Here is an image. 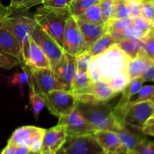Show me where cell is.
Wrapping results in <instances>:
<instances>
[{"label":"cell","mask_w":154,"mask_h":154,"mask_svg":"<svg viewBox=\"0 0 154 154\" xmlns=\"http://www.w3.org/2000/svg\"><path fill=\"white\" fill-rule=\"evenodd\" d=\"M76 108L96 130L117 132L121 123L116 119L113 108L107 102L82 103L77 102Z\"/></svg>","instance_id":"6da1fadb"},{"label":"cell","mask_w":154,"mask_h":154,"mask_svg":"<svg viewBox=\"0 0 154 154\" xmlns=\"http://www.w3.org/2000/svg\"><path fill=\"white\" fill-rule=\"evenodd\" d=\"M69 16L71 14L68 7L58 8L42 5L38 8L34 14L36 23L54 38L62 48L65 26Z\"/></svg>","instance_id":"7a4b0ae2"},{"label":"cell","mask_w":154,"mask_h":154,"mask_svg":"<svg viewBox=\"0 0 154 154\" xmlns=\"http://www.w3.org/2000/svg\"><path fill=\"white\" fill-rule=\"evenodd\" d=\"M93 59L97 66L100 80L105 82L117 74L127 72L128 64L130 60V58L116 45H112Z\"/></svg>","instance_id":"3957f363"},{"label":"cell","mask_w":154,"mask_h":154,"mask_svg":"<svg viewBox=\"0 0 154 154\" xmlns=\"http://www.w3.org/2000/svg\"><path fill=\"white\" fill-rule=\"evenodd\" d=\"M0 23L11 30L19 41L22 49V57L24 63L32 32L37 25L34 14L28 11L14 12Z\"/></svg>","instance_id":"277c9868"},{"label":"cell","mask_w":154,"mask_h":154,"mask_svg":"<svg viewBox=\"0 0 154 154\" xmlns=\"http://www.w3.org/2000/svg\"><path fill=\"white\" fill-rule=\"evenodd\" d=\"M20 66L25 69L28 73V84L30 89L34 90L38 94H45L54 90H63L51 69L30 67L23 63Z\"/></svg>","instance_id":"5b68a950"},{"label":"cell","mask_w":154,"mask_h":154,"mask_svg":"<svg viewBox=\"0 0 154 154\" xmlns=\"http://www.w3.org/2000/svg\"><path fill=\"white\" fill-rule=\"evenodd\" d=\"M48 111L56 117L66 115L73 111L77 105V98L70 90H54L41 94Z\"/></svg>","instance_id":"8992f818"},{"label":"cell","mask_w":154,"mask_h":154,"mask_svg":"<svg viewBox=\"0 0 154 154\" xmlns=\"http://www.w3.org/2000/svg\"><path fill=\"white\" fill-rule=\"evenodd\" d=\"M45 130L34 126H21L14 131L8 143L24 146L28 147L30 151H41Z\"/></svg>","instance_id":"52a82bcc"},{"label":"cell","mask_w":154,"mask_h":154,"mask_svg":"<svg viewBox=\"0 0 154 154\" xmlns=\"http://www.w3.org/2000/svg\"><path fill=\"white\" fill-rule=\"evenodd\" d=\"M31 38L48 57L51 69L53 70L63 58L64 54L63 48L38 23L32 32Z\"/></svg>","instance_id":"ba28073f"},{"label":"cell","mask_w":154,"mask_h":154,"mask_svg":"<svg viewBox=\"0 0 154 154\" xmlns=\"http://www.w3.org/2000/svg\"><path fill=\"white\" fill-rule=\"evenodd\" d=\"M154 114V104L151 101L130 104L124 111L122 122L126 126L141 132L144 123Z\"/></svg>","instance_id":"9c48e42d"},{"label":"cell","mask_w":154,"mask_h":154,"mask_svg":"<svg viewBox=\"0 0 154 154\" xmlns=\"http://www.w3.org/2000/svg\"><path fill=\"white\" fill-rule=\"evenodd\" d=\"M63 49L72 56L80 55L86 51V43L84 35L79 28L76 19L69 16L66 20L63 33Z\"/></svg>","instance_id":"30bf717a"},{"label":"cell","mask_w":154,"mask_h":154,"mask_svg":"<svg viewBox=\"0 0 154 154\" xmlns=\"http://www.w3.org/2000/svg\"><path fill=\"white\" fill-rule=\"evenodd\" d=\"M63 147L66 154H102L105 152L93 134L67 136Z\"/></svg>","instance_id":"8fae6325"},{"label":"cell","mask_w":154,"mask_h":154,"mask_svg":"<svg viewBox=\"0 0 154 154\" xmlns=\"http://www.w3.org/2000/svg\"><path fill=\"white\" fill-rule=\"evenodd\" d=\"M57 124L65 126L67 132V136L90 135L93 134L96 131L81 115L76 107L69 114L59 117Z\"/></svg>","instance_id":"7c38bea8"},{"label":"cell","mask_w":154,"mask_h":154,"mask_svg":"<svg viewBox=\"0 0 154 154\" xmlns=\"http://www.w3.org/2000/svg\"><path fill=\"white\" fill-rule=\"evenodd\" d=\"M77 70L76 57L65 51L62 60L53 69L56 78L63 87V90H70Z\"/></svg>","instance_id":"4fadbf2b"},{"label":"cell","mask_w":154,"mask_h":154,"mask_svg":"<svg viewBox=\"0 0 154 154\" xmlns=\"http://www.w3.org/2000/svg\"><path fill=\"white\" fill-rule=\"evenodd\" d=\"M106 32L109 33L117 41L125 37H134L141 39V35L134 27L132 17L123 19H111L105 23Z\"/></svg>","instance_id":"5bb4252c"},{"label":"cell","mask_w":154,"mask_h":154,"mask_svg":"<svg viewBox=\"0 0 154 154\" xmlns=\"http://www.w3.org/2000/svg\"><path fill=\"white\" fill-rule=\"evenodd\" d=\"M0 53L14 57L19 62L23 63L20 44L15 35L0 23Z\"/></svg>","instance_id":"9a60e30c"},{"label":"cell","mask_w":154,"mask_h":154,"mask_svg":"<svg viewBox=\"0 0 154 154\" xmlns=\"http://www.w3.org/2000/svg\"><path fill=\"white\" fill-rule=\"evenodd\" d=\"M67 138V132L64 126H57L46 129L42 141V150H51L57 152L64 145Z\"/></svg>","instance_id":"2e32d148"},{"label":"cell","mask_w":154,"mask_h":154,"mask_svg":"<svg viewBox=\"0 0 154 154\" xmlns=\"http://www.w3.org/2000/svg\"><path fill=\"white\" fill-rule=\"evenodd\" d=\"M93 135L105 153L127 151L122 145L117 132L111 130H96Z\"/></svg>","instance_id":"e0dca14e"},{"label":"cell","mask_w":154,"mask_h":154,"mask_svg":"<svg viewBox=\"0 0 154 154\" xmlns=\"http://www.w3.org/2000/svg\"><path fill=\"white\" fill-rule=\"evenodd\" d=\"M24 63L30 67L51 69V63L48 57L42 48L32 39V38L29 44Z\"/></svg>","instance_id":"ac0fdd59"},{"label":"cell","mask_w":154,"mask_h":154,"mask_svg":"<svg viewBox=\"0 0 154 154\" xmlns=\"http://www.w3.org/2000/svg\"><path fill=\"white\" fill-rule=\"evenodd\" d=\"M76 19V18H75ZM79 28L84 35L86 43V51H88L91 45L106 32V25L103 24H95L91 23L84 22L76 19Z\"/></svg>","instance_id":"d6986e66"},{"label":"cell","mask_w":154,"mask_h":154,"mask_svg":"<svg viewBox=\"0 0 154 154\" xmlns=\"http://www.w3.org/2000/svg\"><path fill=\"white\" fill-rule=\"evenodd\" d=\"M88 93H91L99 102H108L110 99L117 95L113 91L109 84L102 80L92 83Z\"/></svg>","instance_id":"ffe728a7"},{"label":"cell","mask_w":154,"mask_h":154,"mask_svg":"<svg viewBox=\"0 0 154 154\" xmlns=\"http://www.w3.org/2000/svg\"><path fill=\"white\" fill-rule=\"evenodd\" d=\"M117 132L122 145L128 152L133 151L135 147L144 138L141 135L131 131L124 124L120 126Z\"/></svg>","instance_id":"44dd1931"},{"label":"cell","mask_w":154,"mask_h":154,"mask_svg":"<svg viewBox=\"0 0 154 154\" xmlns=\"http://www.w3.org/2000/svg\"><path fill=\"white\" fill-rule=\"evenodd\" d=\"M150 62L153 61L150 60L141 49V51L134 58L130 59L129 60L127 67V72L129 78L132 79L141 76L144 69Z\"/></svg>","instance_id":"7402d4cb"},{"label":"cell","mask_w":154,"mask_h":154,"mask_svg":"<svg viewBox=\"0 0 154 154\" xmlns=\"http://www.w3.org/2000/svg\"><path fill=\"white\" fill-rule=\"evenodd\" d=\"M116 45L130 59L134 58L142 49L141 39L134 37H125L117 41Z\"/></svg>","instance_id":"603a6c76"},{"label":"cell","mask_w":154,"mask_h":154,"mask_svg":"<svg viewBox=\"0 0 154 154\" xmlns=\"http://www.w3.org/2000/svg\"><path fill=\"white\" fill-rule=\"evenodd\" d=\"M92 83L93 81L88 76L87 71L78 69L72 82L70 91L74 93L75 96L83 93H88L89 88Z\"/></svg>","instance_id":"cb8c5ba5"},{"label":"cell","mask_w":154,"mask_h":154,"mask_svg":"<svg viewBox=\"0 0 154 154\" xmlns=\"http://www.w3.org/2000/svg\"><path fill=\"white\" fill-rule=\"evenodd\" d=\"M116 43L117 40L108 32H105L91 45L87 52L92 57H95L108 50L112 45H116Z\"/></svg>","instance_id":"d4e9b609"},{"label":"cell","mask_w":154,"mask_h":154,"mask_svg":"<svg viewBox=\"0 0 154 154\" xmlns=\"http://www.w3.org/2000/svg\"><path fill=\"white\" fill-rule=\"evenodd\" d=\"M101 0H72L68 6L71 15L77 18L86 10L94 5L99 4Z\"/></svg>","instance_id":"484cf974"},{"label":"cell","mask_w":154,"mask_h":154,"mask_svg":"<svg viewBox=\"0 0 154 154\" xmlns=\"http://www.w3.org/2000/svg\"><path fill=\"white\" fill-rule=\"evenodd\" d=\"M76 19L84 22L91 23L95 24H103L105 23L102 20V13H101L100 6L99 4L94 5L86 10L81 15H80Z\"/></svg>","instance_id":"4316f807"},{"label":"cell","mask_w":154,"mask_h":154,"mask_svg":"<svg viewBox=\"0 0 154 154\" xmlns=\"http://www.w3.org/2000/svg\"><path fill=\"white\" fill-rule=\"evenodd\" d=\"M129 81H130V78L128 75V72H123L111 77L107 81V83L109 84L113 91L118 94L119 93L122 92L126 88L127 84H129Z\"/></svg>","instance_id":"83f0119b"},{"label":"cell","mask_w":154,"mask_h":154,"mask_svg":"<svg viewBox=\"0 0 154 154\" xmlns=\"http://www.w3.org/2000/svg\"><path fill=\"white\" fill-rule=\"evenodd\" d=\"M42 2L43 0H10V4L8 7L11 14L14 12L26 11L31 8L42 4Z\"/></svg>","instance_id":"f1b7e54d"},{"label":"cell","mask_w":154,"mask_h":154,"mask_svg":"<svg viewBox=\"0 0 154 154\" xmlns=\"http://www.w3.org/2000/svg\"><path fill=\"white\" fill-rule=\"evenodd\" d=\"M143 42L142 51L145 55L154 62V29H152L141 38Z\"/></svg>","instance_id":"f546056e"},{"label":"cell","mask_w":154,"mask_h":154,"mask_svg":"<svg viewBox=\"0 0 154 154\" xmlns=\"http://www.w3.org/2000/svg\"><path fill=\"white\" fill-rule=\"evenodd\" d=\"M29 100L32 105V108L33 114H34V117L37 120L39 114H40V113L42 112L44 107H45L43 99H42L40 94L36 93L34 90L30 89Z\"/></svg>","instance_id":"4dcf8cb0"},{"label":"cell","mask_w":154,"mask_h":154,"mask_svg":"<svg viewBox=\"0 0 154 154\" xmlns=\"http://www.w3.org/2000/svg\"><path fill=\"white\" fill-rule=\"evenodd\" d=\"M129 17L127 0H114V14L111 19Z\"/></svg>","instance_id":"1f68e13d"},{"label":"cell","mask_w":154,"mask_h":154,"mask_svg":"<svg viewBox=\"0 0 154 154\" xmlns=\"http://www.w3.org/2000/svg\"><path fill=\"white\" fill-rule=\"evenodd\" d=\"M99 6L102 20L105 23L112 18L114 9V0H101Z\"/></svg>","instance_id":"d6a6232c"},{"label":"cell","mask_w":154,"mask_h":154,"mask_svg":"<svg viewBox=\"0 0 154 154\" xmlns=\"http://www.w3.org/2000/svg\"><path fill=\"white\" fill-rule=\"evenodd\" d=\"M136 95L138 96V97L134 99V100H131L129 105L151 100L152 97L154 95V84H153V85H146L144 87H142Z\"/></svg>","instance_id":"836d02e7"},{"label":"cell","mask_w":154,"mask_h":154,"mask_svg":"<svg viewBox=\"0 0 154 154\" xmlns=\"http://www.w3.org/2000/svg\"><path fill=\"white\" fill-rule=\"evenodd\" d=\"M132 23L135 29L138 32L142 38H144L152 29L150 23L144 19L142 17L132 18Z\"/></svg>","instance_id":"e575fe53"},{"label":"cell","mask_w":154,"mask_h":154,"mask_svg":"<svg viewBox=\"0 0 154 154\" xmlns=\"http://www.w3.org/2000/svg\"><path fill=\"white\" fill-rule=\"evenodd\" d=\"M23 72H19L17 71L15 72L13 75H12L11 78V84L12 85H17L20 87V93L22 96L23 95V87H24L26 83L29 81V75L27 73L26 70L23 68H22Z\"/></svg>","instance_id":"d590c367"},{"label":"cell","mask_w":154,"mask_h":154,"mask_svg":"<svg viewBox=\"0 0 154 154\" xmlns=\"http://www.w3.org/2000/svg\"><path fill=\"white\" fill-rule=\"evenodd\" d=\"M135 154H154V141L144 138L133 150Z\"/></svg>","instance_id":"8d00e7d4"},{"label":"cell","mask_w":154,"mask_h":154,"mask_svg":"<svg viewBox=\"0 0 154 154\" xmlns=\"http://www.w3.org/2000/svg\"><path fill=\"white\" fill-rule=\"evenodd\" d=\"M154 16V1H142L141 5V17L150 23Z\"/></svg>","instance_id":"74e56055"},{"label":"cell","mask_w":154,"mask_h":154,"mask_svg":"<svg viewBox=\"0 0 154 154\" xmlns=\"http://www.w3.org/2000/svg\"><path fill=\"white\" fill-rule=\"evenodd\" d=\"M92 60H93V57L87 51H85V52L82 53L80 55L77 56L76 62L78 69H81V70L87 71V72L89 64H90Z\"/></svg>","instance_id":"f35d334b"},{"label":"cell","mask_w":154,"mask_h":154,"mask_svg":"<svg viewBox=\"0 0 154 154\" xmlns=\"http://www.w3.org/2000/svg\"><path fill=\"white\" fill-rule=\"evenodd\" d=\"M19 65V62L14 57L0 53V68L10 70Z\"/></svg>","instance_id":"ab89813d"},{"label":"cell","mask_w":154,"mask_h":154,"mask_svg":"<svg viewBox=\"0 0 154 154\" xmlns=\"http://www.w3.org/2000/svg\"><path fill=\"white\" fill-rule=\"evenodd\" d=\"M128 8H129V17L135 18L141 17V5L140 2L135 0H127Z\"/></svg>","instance_id":"60d3db41"},{"label":"cell","mask_w":154,"mask_h":154,"mask_svg":"<svg viewBox=\"0 0 154 154\" xmlns=\"http://www.w3.org/2000/svg\"><path fill=\"white\" fill-rule=\"evenodd\" d=\"M141 78L145 81H153L154 82V62H150L146 66L141 75Z\"/></svg>","instance_id":"b9f144b4"},{"label":"cell","mask_w":154,"mask_h":154,"mask_svg":"<svg viewBox=\"0 0 154 154\" xmlns=\"http://www.w3.org/2000/svg\"><path fill=\"white\" fill-rule=\"evenodd\" d=\"M72 0H43L42 5L51 8H66Z\"/></svg>","instance_id":"7bdbcfd3"},{"label":"cell","mask_w":154,"mask_h":154,"mask_svg":"<svg viewBox=\"0 0 154 154\" xmlns=\"http://www.w3.org/2000/svg\"><path fill=\"white\" fill-rule=\"evenodd\" d=\"M87 74H88V76L90 77V78L93 82L100 80L99 71H98L97 66H96L93 59L89 64L88 69H87Z\"/></svg>","instance_id":"ee69618b"},{"label":"cell","mask_w":154,"mask_h":154,"mask_svg":"<svg viewBox=\"0 0 154 154\" xmlns=\"http://www.w3.org/2000/svg\"><path fill=\"white\" fill-rule=\"evenodd\" d=\"M141 132L144 135L154 137V114L144 123Z\"/></svg>","instance_id":"f6af8a7d"},{"label":"cell","mask_w":154,"mask_h":154,"mask_svg":"<svg viewBox=\"0 0 154 154\" xmlns=\"http://www.w3.org/2000/svg\"><path fill=\"white\" fill-rule=\"evenodd\" d=\"M10 11H9V8L8 6H5L2 3L1 0H0V22L4 20L7 17L10 15Z\"/></svg>","instance_id":"bcb514c9"},{"label":"cell","mask_w":154,"mask_h":154,"mask_svg":"<svg viewBox=\"0 0 154 154\" xmlns=\"http://www.w3.org/2000/svg\"><path fill=\"white\" fill-rule=\"evenodd\" d=\"M17 145L11 143H8L7 146L5 147L0 154H15V150H16Z\"/></svg>","instance_id":"7dc6e473"},{"label":"cell","mask_w":154,"mask_h":154,"mask_svg":"<svg viewBox=\"0 0 154 154\" xmlns=\"http://www.w3.org/2000/svg\"><path fill=\"white\" fill-rule=\"evenodd\" d=\"M29 152V149L24 146H17L15 150V154H28Z\"/></svg>","instance_id":"c3c4849f"},{"label":"cell","mask_w":154,"mask_h":154,"mask_svg":"<svg viewBox=\"0 0 154 154\" xmlns=\"http://www.w3.org/2000/svg\"><path fill=\"white\" fill-rule=\"evenodd\" d=\"M40 154H56V152L51 150H41Z\"/></svg>","instance_id":"681fc988"},{"label":"cell","mask_w":154,"mask_h":154,"mask_svg":"<svg viewBox=\"0 0 154 154\" xmlns=\"http://www.w3.org/2000/svg\"><path fill=\"white\" fill-rule=\"evenodd\" d=\"M106 154H129V152H127V151L113 152V153H106Z\"/></svg>","instance_id":"f907efd6"},{"label":"cell","mask_w":154,"mask_h":154,"mask_svg":"<svg viewBox=\"0 0 154 154\" xmlns=\"http://www.w3.org/2000/svg\"><path fill=\"white\" fill-rule=\"evenodd\" d=\"M56 154H66L64 151V149H63V147H62L61 148L59 149L58 150H57V152H56Z\"/></svg>","instance_id":"816d5d0a"},{"label":"cell","mask_w":154,"mask_h":154,"mask_svg":"<svg viewBox=\"0 0 154 154\" xmlns=\"http://www.w3.org/2000/svg\"><path fill=\"white\" fill-rule=\"evenodd\" d=\"M41 151H38V152H34V151H30L28 154H40Z\"/></svg>","instance_id":"f5cc1de1"},{"label":"cell","mask_w":154,"mask_h":154,"mask_svg":"<svg viewBox=\"0 0 154 154\" xmlns=\"http://www.w3.org/2000/svg\"><path fill=\"white\" fill-rule=\"evenodd\" d=\"M150 101H151V102H153V103L154 104V95H153V97H152L151 100H150Z\"/></svg>","instance_id":"db71d44e"},{"label":"cell","mask_w":154,"mask_h":154,"mask_svg":"<svg viewBox=\"0 0 154 154\" xmlns=\"http://www.w3.org/2000/svg\"><path fill=\"white\" fill-rule=\"evenodd\" d=\"M129 154H135L133 153V151H130V152H129Z\"/></svg>","instance_id":"11a10c76"},{"label":"cell","mask_w":154,"mask_h":154,"mask_svg":"<svg viewBox=\"0 0 154 154\" xmlns=\"http://www.w3.org/2000/svg\"><path fill=\"white\" fill-rule=\"evenodd\" d=\"M135 1H137V2H142L143 0H135Z\"/></svg>","instance_id":"9f6ffc18"},{"label":"cell","mask_w":154,"mask_h":154,"mask_svg":"<svg viewBox=\"0 0 154 154\" xmlns=\"http://www.w3.org/2000/svg\"><path fill=\"white\" fill-rule=\"evenodd\" d=\"M143 1H154V0H143Z\"/></svg>","instance_id":"6f0895ef"},{"label":"cell","mask_w":154,"mask_h":154,"mask_svg":"<svg viewBox=\"0 0 154 154\" xmlns=\"http://www.w3.org/2000/svg\"><path fill=\"white\" fill-rule=\"evenodd\" d=\"M102 154H106V153H105V152H104V153H102Z\"/></svg>","instance_id":"680465c9"},{"label":"cell","mask_w":154,"mask_h":154,"mask_svg":"<svg viewBox=\"0 0 154 154\" xmlns=\"http://www.w3.org/2000/svg\"></svg>","instance_id":"91938a15"}]
</instances>
